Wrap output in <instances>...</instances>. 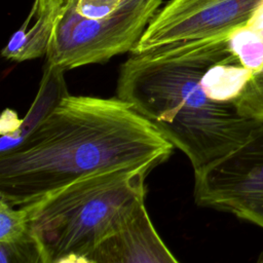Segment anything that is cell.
I'll return each mask as SVG.
<instances>
[{
  "label": "cell",
  "mask_w": 263,
  "mask_h": 263,
  "mask_svg": "<svg viewBox=\"0 0 263 263\" xmlns=\"http://www.w3.org/2000/svg\"><path fill=\"white\" fill-rule=\"evenodd\" d=\"M174 148L119 98L69 95L16 148L0 154V199L26 205L95 172L156 167Z\"/></svg>",
  "instance_id": "6da1fadb"
},
{
  "label": "cell",
  "mask_w": 263,
  "mask_h": 263,
  "mask_svg": "<svg viewBox=\"0 0 263 263\" xmlns=\"http://www.w3.org/2000/svg\"><path fill=\"white\" fill-rule=\"evenodd\" d=\"M228 37L133 52L119 71L117 98L181 150L194 173L236 150L263 124L234 103L212 100L202 88L208 68L231 52Z\"/></svg>",
  "instance_id": "7a4b0ae2"
},
{
  "label": "cell",
  "mask_w": 263,
  "mask_h": 263,
  "mask_svg": "<svg viewBox=\"0 0 263 263\" xmlns=\"http://www.w3.org/2000/svg\"><path fill=\"white\" fill-rule=\"evenodd\" d=\"M154 167L141 164L95 172L26 204L30 230L52 263L71 253L92 258L123 216L145 199V180Z\"/></svg>",
  "instance_id": "3957f363"
},
{
  "label": "cell",
  "mask_w": 263,
  "mask_h": 263,
  "mask_svg": "<svg viewBox=\"0 0 263 263\" xmlns=\"http://www.w3.org/2000/svg\"><path fill=\"white\" fill-rule=\"evenodd\" d=\"M161 3L121 0L112 13L86 17L77 11L74 0H65L54 21L46 64L67 71L133 51Z\"/></svg>",
  "instance_id": "277c9868"
},
{
  "label": "cell",
  "mask_w": 263,
  "mask_h": 263,
  "mask_svg": "<svg viewBox=\"0 0 263 263\" xmlns=\"http://www.w3.org/2000/svg\"><path fill=\"white\" fill-rule=\"evenodd\" d=\"M194 200L263 229V124L236 150L194 173Z\"/></svg>",
  "instance_id": "5b68a950"
},
{
  "label": "cell",
  "mask_w": 263,
  "mask_h": 263,
  "mask_svg": "<svg viewBox=\"0 0 263 263\" xmlns=\"http://www.w3.org/2000/svg\"><path fill=\"white\" fill-rule=\"evenodd\" d=\"M261 0H198L160 8L132 52L164 44L228 37L246 25Z\"/></svg>",
  "instance_id": "8992f818"
},
{
  "label": "cell",
  "mask_w": 263,
  "mask_h": 263,
  "mask_svg": "<svg viewBox=\"0 0 263 263\" xmlns=\"http://www.w3.org/2000/svg\"><path fill=\"white\" fill-rule=\"evenodd\" d=\"M92 258L96 263H180L155 229L145 199L123 216Z\"/></svg>",
  "instance_id": "52a82bcc"
},
{
  "label": "cell",
  "mask_w": 263,
  "mask_h": 263,
  "mask_svg": "<svg viewBox=\"0 0 263 263\" xmlns=\"http://www.w3.org/2000/svg\"><path fill=\"white\" fill-rule=\"evenodd\" d=\"M65 72L59 67L45 64L37 95L28 113L13 133L1 135L0 154L16 148L70 95L67 88Z\"/></svg>",
  "instance_id": "ba28073f"
},
{
  "label": "cell",
  "mask_w": 263,
  "mask_h": 263,
  "mask_svg": "<svg viewBox=\"0 0 263 263\" xmlns=\"http://www.w3.org/2000/svg\"><path fill=\"white\" fill-rule=\"evenodd\" d=\"M253 75L230 52L208 68L201 77V85L212 100L234 103Z\"/></svg>",
  "instance_id": "9c48e42d"
},
{
  "label": "cell",
  "mask_w": 263,
  "mask_h": 263,
  "mask_svg": "<svg viewBox=\"0 0 263 263\" xmlns=\"http://www.w3.org/2000/svg\"><path fill=\"white\" fill-rule=\"evenodd\" d=\"M54 23L28 15L9 38L1 54L14 62H24L46 55Z\"/></svg>",
  "instance_id": "30bf717a"
},
{
  "label": "cell",
  "mask_w": 263,
  "mask_h": 263,
  "mask_svg": "<svg viewBox=\"0 0 263 263\" xmlns=\"http://www.w3.org/2000/svg\"><path fill=\"white\" fill-rule=\"evenodd\" d=\"M228 46L239 63L253 74L263 69V36L243 25L228 37Z\"/></svg>",
  "instance_id": "8fae6325"
},
{
  "label": "cell",
  "mask_w": 263,
  "mask_h": 263,
  "mask_svg": "<svg viewBox=\"0 0 263 263\" xmlns=\"http://www.w3.org/2000/svg\"><path fill=\"white\" fill-rule=\"evenodd\" d=\"M0 263H52L41 241L30 231L24 237L0 242Z\"/></svg>",
  "instance_id": "7c38bea8"
},
{
  "label": "cell",
  "mask_w": 263,
  "mask_h": 263,
  "mask_svg": "<svg viewBox=\"0 0 263 263\" xmlns=\"http://www.w3.org/2000/svg\"><path fill=\"white\" fill-rule=\"evenodd\" d=\"M29 211L0 199V242H11L30 232Z\"/></svg>",
  "instance_id": "4fadbf2b"
},
{
  "label": "cell",
  "mask_w": 263,
  "mask_h": 263,
  "mask_svg": "<svg viewBox=\"0 0 263 263\" xmlns=\"http://www.w3.org/2000/svg\"><path fill=\"white\" fill-rule=\"evenodd\" d=\"M234 104L242 114L263 122V69L253 75Z\"/></svg>",
  "instance_id": "5bb4252c"
},
{
  "label": "cell",
  "mask_w": 263,
  "mask_h": 263,
  "mask_svg": "<svg viewBox=\"0 0 263 263\" xmlns=\"http://www.w3.org/2000/svg\"><path fill=\"white\" fill-rule=\"evenodd\" d=\"M77 11L86 17H102L112 13L121 0H74Z\"/></svg>",
  "instance_id": "9a60e30c"
},
{
  "label": "cell",
  "mask_w": 263,
  "mask_h": 263,
  "mask_svg": "<svg viewBox=\"0 0 263 263\" xmlns=\"http://www.w3.org/2000/svg\"><path fill=\"white\" fill-rule=\"evenodd\" d=\"M64 1L65 0H35L29 15L34 18L47 20L54 23L58 11Z\"/></svg>",
  "instance_id": "2e32d148"
},
{
  "label": "cell",
  "mask_w": 263,
  "mask_h": 263,
  "mask_svg": "<svg viewBox=\"0 0 263 263\" xmlns=\"http://www.w3.org/2000/svg\"><path fill=\"white\" fill-rule=\"evenodd\" d=\"M21 120L17 118V115L11 111L6 109L1 117V135H7L13 133L18 126Z\"/></svg>",
  "instance_id": "e0dca14e"
},
{
  "label": "cell",
  "mask_w": 263,
  "mask_h": 263,
  "mask_svg": "<svg viewBox=\"0 0 263 263\" xmlns=\"http://www.w3.org/2000/svg\"><path fill=\"white\" fill-rule=\"evenodd\" d=\"M246 25L263 36V0L259 2Z\"/></svg>",
  "instance_id": "ac0fdd59"
},
{
  "label": "cell",
  "mask_w": 263,
  "mask_h": 263,
  "mask_svg": "<svg viewBox=\"0 0 263 263\" xmlns=\"http://www.w3.org/2000/svg\"><path fill=\"white\" fill-rule=\"evenodd\" d=\"M53 263H96V261L93 258L89 256L71 253V254L62 256L61 258L55 260Z\"/></svg>",
  "instance_id": "d6986e66"
},
{
  "label": "cell",
  "mask_w": 263,
  "mask_h": 263,
  "mask_svg": "<svg viewBox=\"0 0 263 263\" xmlns=\"http://www.w3.org/2000/svg\"><path fill=\"white\" fill-rule=\"evenodd\" d=\"M195 1H198V0H170L165 4V6H167V7H179V6L189 4V3H192V2H195Z\"/></svg>",
  "instance_id": "ffe728a7"
},
{
  "label": "cell",
  "mask_w": 263,
  "mask_h": 263,
  "mask_svg": "<svg viewBox=\"0 0 263 263\" xmlns=\"http://www.w3.org/2000/svg\"><path fill=\"white\" fill-rule=\"evenodd\" d=\"M256 263H263V253H261V254H260V256L258 257V259H257Z\"/></svg>",
  "instance_id": "44dd1931"
}]
</instances>
